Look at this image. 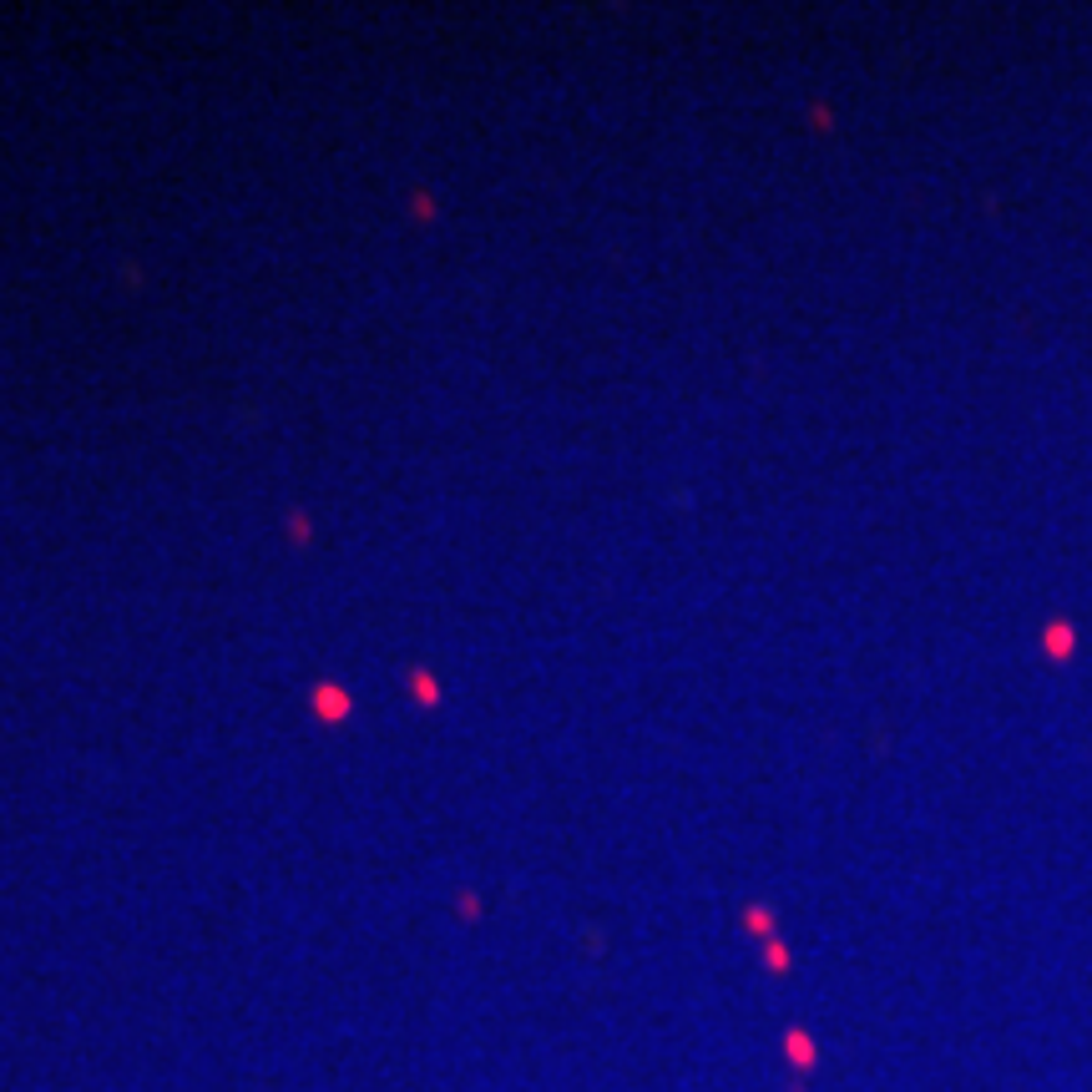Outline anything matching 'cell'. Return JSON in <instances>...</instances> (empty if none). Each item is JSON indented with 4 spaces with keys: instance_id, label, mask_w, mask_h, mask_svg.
<instances>
[{
    "instance_id": "1",
    "label": "cell",
    "mask_w": 1092,
    "mask_h": 1092,
    "mask_svg": "<svg viewBox=\"0 0 1092 1092\" xmlns=\"http://www.w3.org/2000/svg\"><path fill=\"white\" fill-rule=\"evenodd\" d=\"M1042 642H1047L1052 658H1067V652H1072V627H1067V623H1052L1047 632H1042Z\"/></svg>"
}]
</instances>
